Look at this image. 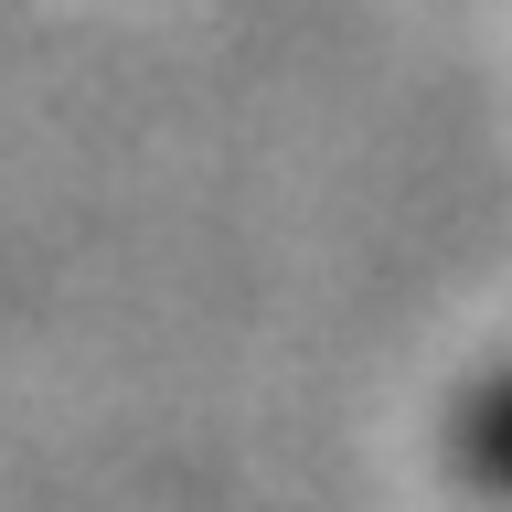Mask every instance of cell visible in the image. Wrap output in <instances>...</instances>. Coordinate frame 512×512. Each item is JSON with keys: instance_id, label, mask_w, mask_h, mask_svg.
Instances as JSON below:
<instances>
[{"instance_id": "cell-1", "label": "cell", "mask_w": 512, "mask_h": 512, "mask_svg": "<svg viewBox=\"0 0 512 512\" xmlns=\"http://www.w3.org/2000/svg\"><path fill=\"white\" fill-rule=\"evenodd\" d=\"M470 470L491 480V491H512V384L491 395V406L470 416Z\"/></svg>"}]
</instances>
